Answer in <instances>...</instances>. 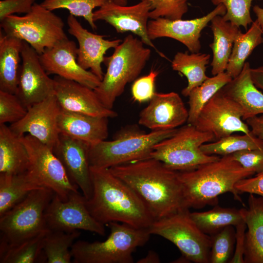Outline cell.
<instances>
[{"mask_svg": "<svg viewBox=\"0 0 263 263\" xmlns=\"http://www.w3.org/2000/svg\"><path fill=\"white\" fill-rule=\"evenodd\" d=\"M242 117L239 105L220 89L204 106L193 125L200 131L212 133L218 140L235 132L250 133Z\"/></svg>", "mask_w": 263, "mask_h": 263, "instance_id": "4fadbf2b", "label": "cell"}, {"mask_svg": "<svg viewBox=\"0 0 263 263\" xmlns=\"http://www.w3.org/2000/svg\"><path fill=\"white\" fill-rule=\"evenodd\" d=\"M90 174L93 193L86 205L96 221L104 225L118 222L137 228L150 226L154 220L130 187L108 168L90 166Z\"/></svg>", "mask_w": 263, "mask_h": 263, "instance_id": "7a4b0ae2", "label": "cell"}, {"mask_svg": "<svg viewBox=\"0 0 263 263\" xmlns=\"http://www.w3.org/2000/svg\"><path fill=\"white\" fill-rule=\"evenodd\" d=\"M108 0H44L40 4L54 11L58 9L68 10L75 17H83L94 30L97 27L94 20V10L100 7Z\"/></svg>", "mask_w": 263, "mask_h": 263, "instance_id": "8d00e7d4", "label": "cell"}, {"mask_svg": "<svg viewBox=\"0 0 263 263\" xmlns=\"http://www.w3.org/2000/svg\"><path fill=\"white\" fill-rule=\"evenodd\" d=\"M188 110L175 92L155 94L139 114L138 123L151 131L177 128L187 122Z\"/></svg>", "mask_w": 263, "mask_h": 263, "instance_id": "44dd1931", "label": "cell"}, {"mask_svg": "<svg viewBox=\"0 0 263 263\" xmlns=\"http://www.w3.org/2000/svg\"><path fill=\"white\" fill-rule=\"evenodd\" d=\"M21 56V63L16 95L28 109L54 95L55 82L42 67L39 55L24 41H23Z\"/></svg>", "mask_w": 263, "mask_h": 263, "instance_id": "5bb4252c", "label": "cell"}, {"mask_svg": "<svg viewBox=\"0 0 263 263\" xmlns=\"http://www.w3.org/2000/svg\"><path fill=\"white\" fill-rule=\"evenodd\" d=\"M137 263H159L160 259L158 254L153 250H150L147 255L139 260Z\"/></svg>", "mask_w": 263, "mask_h": 263, "instance_id": "681fc988", "label": "cell"}, {"mask_svg": "<svg viewBox=\"0 0 263 263\" xmlns=\"http://www.w3.org/2000/svg\"><path fill=\"white\" fill-rule=\"evenodd\" d=\"M247 203L240 209L246 225L244 263H263V197L249 194Z\"/></svg>", "mask_w": 263, "mask_h": 263, "instance_id": "d4e9b609", "label": "cell"}, {"mask_svg": "<svg viewBox=\"0 0 263 263\" xmlns=\"http://www.w3.org/2000/svg\"><path fill=\"white\" fill-rule=\"evenodd\" d=\"M144 44L140 39L129 34L111 56L105 57L106 72L94 91L107 108L113 109L126 85L137 78L149 60L151 50Z\"/></svg>", "mask_w": 263, "mask_h": 263, "instance_id": "277c9868", "label": "cell"}, {"mask_svg": "<svg viewBox=\"0 0 263 263\" xmlns=\"http://www.w3.org/2000/svg\"><path fill=\"white\" fill-rule=\"evenodd\" d=\"M190 215L200 229L210 236L227 226L235 227L244 221L240 209L218 206L206 211L190 212Z\"/></svg>", "mask_w": 263, "mask_h": 263, "instance_id": "d6a6232c", "label": "cell"}, {"mask_svg": "<svg viewBox=\"0 0 263 263\" xmlns=\"http://www.w3.org/2000/svg\"><path fill=\"white\" fill-rule=\"evenodd\" d=\"M78 230L71 232L49 230L44 240L43 251L47 263H70L71 249L80 236Z\"/></svg>", "mask_w": 263, "mask_h": 263, "instance_id": "e575fe53", "label": "cell"}, {"mask_svg": "<svg viewBox=\"0 0 263 263\" xmlns=\"http://www.w3.org/2000/svg\"><path fill=\"white\" fill-rule=\"evenodd\" d=\"M86 200L79 192L71 194L65 201L55 193L45 211L47 228L65 232L83 230L105 235L104 225L92 216L86 207Z\"/></svg>", "mask_w": 263, "mask_h": 263, "instance_id": "7c38bea8", "label": "cell"}, {"mask_svg": "<svg viewBox=\"0 0 263 263\" xmlns=\"http://www.w3.org/2000/svg\"><path fill=\"white\" fill-rule=\"evenodd\" d=\"M215 139L212 133L200 131L194 125L188 123L177 128L170 137L157 143L150 158L160 161L175 171L192 170L220 158L218 155L206 154L201 150L203 144Z\"/></svg>", "mask_w": 263, "mask_h": 263, "instance_id": "52a82bcc", "label": "cell"}, {"mask_svg": "<svg viewBox=\"0 0 263 263\" xmlns=\"http://www.w3.org/2000/svg\"><path fill=\"white\" fill-rule=\"evenodd\" d=\"M60 110L53 95L31 106L22 119L9 127L18 135L27 133L52 150L60 134L57 120Z\"/></svg>", "mask_w": 263, "mask_h": 263, "instance_id": "ac0fdd59", "label": "cell"}, {"mask_svg": "<svg viewBox=\"0 0 263 263\" xmlns=\"http://www.w3.org/2000/svg\"><path fill=\"white\" fill-rule=\"evenodd\" d=\"M225 6L220 4L206 15L192 19H170L158 18L149 20L147 32L152 40L160 38L174 39L185 45L191 53H198L201 46L200 41L202 30L216 16H224Z\"/></svg>", "mask_w": 263, "mask_h": 263, "instance_id": "2e32d148", "label": "cell"}, {"mask_svg": "<svg viewBox=\"0 0 263 263\" xmlns=\"http://www.w3.org/2000/svg\"><path fill=\"white\" fill-rule=\"evenodd\" d=\"M110 233L102 242L75 241L71 252L75 263H132V253L145 245L150 234L147 229L137 228L118 222L107 224Z\"/></svg>", "mask_w": 263, "mask_h": 263, "instance_id": "8992f818", "label": "cell"}, {"mask_svg": "<svg viewBox=\"0 0 263 263\" xmlns=\"http://www.w3.org/2000/svg\"><path fill=\"white\" fill-rule=\"evenodd\" d=\"M210 27L213 35L209 44L212 51L211 74L213 75L225 72L234 42L241 31L239 27L225 21L223 16L217 15L210 21Z\"/></svg>", "mask_w": 263, "mask_h": 263, "instance_id": "484cf974", "label": "cell"}, {"mask_svg": "<svg viewBox=\"0 0 263 263\" xmlns=\"http://www.w3.org/2000/svg\"><path fill=\"white\" fill-rule=\"evenodd\" d=\"M177 129L146 133L137 128H125L118 132L113 140H105L89 146L90 165L109 169L150 158L154 146L172 136Z\"/></svg>", "mask_w": 263, "mask_h": 263, "instance_id": "5b68a950", "label": "cell"}, {"mask_svg": "<svg viewBox=\"0 0 263 263\" xmlns=\"http://www.w3.org/2000/svg\"><path fill=\"white\" fill-rule=\"evenodd\" d=\"M250 74L255 85L263 91V65L255 68H251Z\"/></svg>", "mask_w": 263, "mask_h": 263, "instance_id": "c3c4849f", "label": "cell"}, {"mask_svg": "<svg viewBox=\"0 0 263 263\" xmlns=\"http://www.w3.org/2000/svg\"><path fill=\"white\" fill-rule=\"evenodd\" d=\"M29 156L27 172L42 187L52 189L62 201L78 192L62 164L46 145L29 134L21 136Z\"/></svg>", "mask_w": 263, "mask_h": 263, "instance_id": "8fae6325", "label": "cell"}, {"mask_svg": "<svg viewBox=\"0 0 263 263\" xmlns=\"http://www.w3.org/2000/svg\"><path fill=\"white\" fill-rule=\"evenodd\" d=\"M109 169L138 195L154 220L188 208L179 172L160 161L148 158Z\"/></svg>", "mask_w": 263, "mask_h": 263, "instance_id": "6da1fadb", "label": "cell"}, {"mask_svg": "<svg viewBox=\"0 0 263 263\" xmlns=\"http://www.w3.org/2000/svg\"><path fill=\"white\" fill-rule=\"evenodd\" d=\"M254 0H211L213 4L217 6L223 4L226 13L223 16L225 21L247 29L248 25L253 22L250 14V8Z\"/></svg>", "mask_w": 263, "mask_h": 263, "instance_id": "f35d334b", "label": "cell"}, {"mask_svg": "<svg viewBox=\"0 0 263 263\" xmlns=\"http://www.w3.org/2000/svg\"><path fill=\"white\" fill-rule=\"evenodd\" d=\"M77 53L75 43L68 38L45 50L39 55L40 61L48 75H56L94 90L101 80L78 64Z\"/></svg>", "mask_w": 263, "mask_h": 263, "instance_id": "e0dca14e", "label": "cell"}, {"mask_svg": "<svg viewBox=\"0 0 263 263\" xmlns=\"http://www.w3.org/2000/svg\"><path fill=\"white\" fill-rule=\"evenodd\" d=\"M151 6L150 18L181 19L188 10V0H147Z\"/></svg>", "mask_w": 263, "mask_h": 263, "instance_id": "60d3db41", "label": "cell"}, {"mask_svg": "<svg viewBox=\"0 0 263 263\" xmlns=\"http://www.w3.org/2000/svg\"><path fill=\"white\" fill-rule=\"evenodd\" d=\"M57 124L59 133L89 146L106 140L109 134L108 118L71 112L61 108Z\"/></svg>", "mask_w": 263, "mask_h": 263, "instance_id": "603a6c76", "label": "cell"}, {"mask_svg": "<svg viewBox=\"0 0 263 263\" xmlns=\"http://www.w3.org/2000/svg\"><path fill=\"white\" fill-rule=\"evenodd\" d=\"M23 40L0 35V91L16 94L21 60Z\"/></svg>", "mask_w": 263, "mask_h": 263, "instance_id": "83f0119b", "label": "cell"}, {"mask_svg": "<svg viewBox=\"0 0 263 263\" xmlns=\"http://www.w3.org/2000/svg\"><path fill=\"white\" fill-rule=\"evenodd\" d=\"M263 43V35L258 21H253L247 31H240L234 42L225 72L232 78L242 71L245 60L254 49Z\"/></svg>", "mask_w": 263, "mask_h": 263, "instance_id": "1f68e13d", "label": "cell"}, {"mask_svg": "<svg viewBox=\"0 0 263 263\" xmlns=\"http://www.w3.org/2000/svg\"><path fill=\"white\" fill-rule=\"evenodd\" d=\"M253 11L257 17L256 20L259 24L263 35V8L255 5L253 7Z\"/></svg>", "mask_w": 263, "mask_h": 263, "instance_id": "f907efd6", "label": "cell"}, {"mask_svg": "<svg viewBox=\"0 0 263 263\" xmlns=\"http://www.w3.org/2000/svg\"><path fill=\"white\" fill-rule=\"evenodd\" d=\"M64 26L60 17L37 3L25 15H10L0 21V27L6 35L26 42L39 55L68 38Z\"/></svg>", "mask_w": 263, "mask_h": 263, "instance_id": "ba28073f", "label": "cell"}, {"mask_svg": "<svg viewBox=\"0 0 263 263\" xmlns=\"http://www.w3.org/2000/svg\"><path fill=\"white\" fill-rule=\"evenodd\" d=\"M235 188L240 193H248L263 197V171L253 177H247L238 181Z\"/></svg>", "mask_w": 263, "mask_h": 263, "instance_id": "f6af8a7d", "label": "cell"}, {"mask_svg": "<svg viewBox=\"0 0 263 263\" xmlns=\"http://www.w3.org/2000/svg\"><path fill=\"white\" fill-rule=\"evenodd\" d=\"M210 55L205 53L177 52L171 61V67L185 75L188 80L187 86L182 94L188 96L195 87L201 85L208 77L206 74V66L209 62Z\"/></svg>", "mask_w": 263, "mask_h": 263, "instance_id": "4dcf8cb0", "label": "cell"}, {"mask_svg": "<svg viewBox=\"0 0 263 263\" xmlns=\"http://www.w3.org/2000/svg\"><path fill=\"white\" fill-rule=\"evenodd\" d=\"M232 79L224 72L208 77L201 85L191 90L188 95L189 109L187 123L193 125L206 104Z\"/></svg>", "mask_w": 263, "mask_h": 263, "instance_id": "836d02e7", "label": "cell"}, {"mask_svg": "<svg viewBox=\"0 0 263 263\" xmlns=\"http://www.w3.org/2000/svg\"><path fill=\"white\" fill-rule=\"evenodd\" d=\"M49 229L21 242L11 244L0 241V263H34L46 262L43 251L45 237Z\"/></svg>", "mask_w": 263, "mask_h": 263, "instance_id": "f546056e", "label": "cell"}, {"mask_svg": "<svg viewBox=\"0 0 263 263\" xmlns=\"http://www.w3.org/2000/svg\"><path fill=\"white\" fill-rule=\"evenodd\" d=\"M159 73L151 71L147 75L135 79L131 88L134 101L142 103L150 101L155 93V82Z\"/></svg>", "mask_w": 263, "mask_h": 263, "instance_id": "b9f144b4", "label": "cell"}, {"mask_svg": "<svg viewBox=\"0 0 263 263\" xmlns=\"http://www.w3.org/2000/svg\"><path fill=\"white\" fill-rule=\"evenodd\" d=\"M211 237L209 263H229L235 247V229L233 226H227Z\"/></svg>", "mask_w": 263, "mask_h": 263, "instance_id": "74e56055", "label": "cell"}, {"mask_svg": "<svg viewBox=\"0 0 263 263\" xmlns=\"http://www.w3.org/2000/svg\"><path fill=\"white\" fill-rule=\"evenodd\" d=\"M258 149H263V141L252 132L243 135L231 134L201 146V150L204 153L221 156L242 150Z\"/></svg>", "mask_w": 263, "mask_h": 263, "instance_id": "d590c367", "label": "cell"}, {"mask_svg": "<svg viewBox=\"0 0 263 263\" xmlns=\"http://www.w3.org/2000/svg\"><path fill=\"white\" fill-rule=\"evenodd\" d=\"M36 0H1L0 1V20L15 13H29Z\"/></svg>", "mask_w": 263, "mask_h": 263, "instance_id": "ee69618b", "label": "cell"}, {"mask_svg": "<svg viewBox=\"0 0 263 263\" xmlns=\"http://www.w3.org/2000/svg\"><path fill=\"white\" fill-rule=\"evenodd\" d=\"M41 188L27 171L17 174L0 173V216L32 191Z\"/></svg>", "mask_w": 263, "mask_h": 263, "instance_id": "f1b7e54d", "label": "cell"}, {"mask_svg": "<svg viewBox=\"0 0 263 263\" xmlns=\"http://www.w3.org/2000/svg\"><path fill=\"white\" fill-rule=\"evenodd\" d=\"M54 194L47 188L36 189L0 216V241L15 244L48 230L45 213Z\"/></svg>", "mask_w": 263, "mask_h": 263, "instance_id": "9c48e42d", "label": "cell"}, {"mask_svg": "<svg viewBox=\"0 0 263 263\" xmlns=\"http://www.w3.org/2000/svg\"><path fill=\"white\" fill-rule=\"evenodd\" d=\"M187 208H202L217 204L218 197L231 193L243 205L239 192L235 188L240 180L255 174L243 168L231 154L190 170L178 171Z\"/></svg>", "mask_w": 263, "mask_h": 263, "instance_id": "3957f363", "label": "cell"}, {"mask_svg": "<svg viewBox=\"0 0 263 263\" xmlns=\"http://www.w3.org/2000/svg\"><path fill=\"white\" fill-rule=\"evenodd\" d=\"M189 209L154 220L147 229L172 243L188 261L209 263L211 237L203 232L191 218Z\"/></svg>", "mask_w": 263, "mask_h": 263, "instance_id": "30bf717a", "label": "cell"}, {"mask_svg": "<svg viewBox=\"0 0 263 263\" xmlns=\"http://www.w3.org/2000/svg\"><path fill=\"white\" fill-rule=\"evenodd\" d=\"M27 111L16 94L0 91V124L17 122L25 116Z\"/></svg>", "mask_w": 263, "mask_h": 263, "instance_id": "ab89813d", "label": "cell"}, {"mask_svg": "<svg viewBox=\"0 0 263 263\" xmlns=\"http://www.w3.org/2000/svg\"><path fill=\"white\" fill-rule=\"evenodd\" d=\"M235 243L233 256L229 263H244L245 238L246 225L244 221L235 226Z\"/></svg>", "mask_w": 263, "mask_h": 263, "instance_id": "bcb514c9", "label": "cell"}, {"mask_svg": "<svg viewBox=\"0 0 263 263\" xmlns=\"http://www.w3.org/2000/svg\"><path fill=\"white\" fill-rule=\"evenodd\" d=\"M231 155L243 168L256 174L263 171V149L242 150Z\"/></svg>", "mask_w": 263, "mask_h": 263, "instance_id": "7bdbcfd3", "label": "cell"}, {"mask_svg": "<svg viewBox=\"0 0 263 263\" xmlns=\"http://www.w3.org/2000/svg\"><path fill=\"white\" fill-rule=\"evenodd\" d=\"M250 69L249 63L245 62L239 75L221 89L239 105L244 121L263 114V93L253 82Z\"/></svg>", "mask_w": 263, "mask_h": 263, "instance_id": "cb8c5ba5", "label": "cell"}, {"mask_svg": "<svg viewBox=\"0 0 263 263\" xmlns=\"http://www.w3.org/2000/svg\"><path fill=\"white\" fill-rule=\"evenodd\" d=\"M114 2L120 5H127L128 0H113Z\"/></svg>", "mask_w": 263, "mask_h": 263, "instance_id": "816d5d0a", "label": "cell"}, {"mask_svg": "<svg viewBox=\"0 0 263 263\" xmlns=\"http://www.w3.org/2000/svg\"><path fill=\"white\" fill-rule=\"evenodd\" d=\"M245 121L251 132L263 141V114L248 118Z\"/></svg>", "mask_w": 263, "mask_h": 263, "instance_id": "7dc6e473", "label": "cell"}, {"mask_svg": "<svg viewBox=\"0 0 263 263\" xmlns=\"http://www.w3.org/2000/svg\"><path fill=\"white\" fill-rule=\"evenodd\" d=\"M150 2L141 0L132 6L120 5L113 0H108L98 9L94 12V20H103L109 23L118 33L131 32L139 37L142 41L163 56L156 49L147 32L148 19L151 10Z\"/></svg>", "mask_w": 263, "mask_h": 263, "instance_id": "9a60e30c", "label": "cell"}, {"mask_svg": "<svg viewBox=\"0 0 263 263\" xmlns=\"http://www.w3.org/2000/svg\"><path fill=\"white\" fill-rule=\"evenodd\" d=\"M21 136L5 124H0V173L17 174L27 171L29 156Z\"/></svg>", "mask_w": 263, "mask_h": 263, "instance_id": "4316f807", "label": "cell"}, {"mask_svg": "<svg viewBox=\"0 0 263 263\" xmlns=\"http://www.w3.org/2000/svg\"><path fill=\"white\" fill-rule=\"evenodd\" d=\"M68 31L77 40V61L84 69L90 71L101 81L104 74L101 64L104 62L106 52L115 48L122 40H107L104 36L94 34L85 29L75 17L70 14L67 19Z\"/></svg>", "mask_w": 263, "mask_h": 263, "instance_id": "7402d4cb", "label": "cell"}, {"mask_svg": "<svg viewBox=\"0 0 263 263\" xmlns=\"http://www.w3.org/2000/svg\"><path fill=\"white\" fill-rule=\"evenodd\" d=\"M89 146L82 141L60 133L52 150L62 164L70 180L80 188L87 200L91 197L93 193Z\"/></svg>", "mask_w": 263, "mask_h": 263, "instance_id": "d6986e66", "label": "cell"}, {"mask_svg": "<svg viewBox=\"0 0 263 263\" xmlns=\"http://www.w3.org/2000/svg\"><path fill=\"white\" fill-rule=\"evenodd\" d=\"M55 95L64 110L94 116L114 118L117 113L105 107L94 89L76 81L56 75Z\"/></svg>", "mask_w": 263, "mask_h": 263, "instance_id": "ffe728a7", "label": "cell"}]
</instances>
